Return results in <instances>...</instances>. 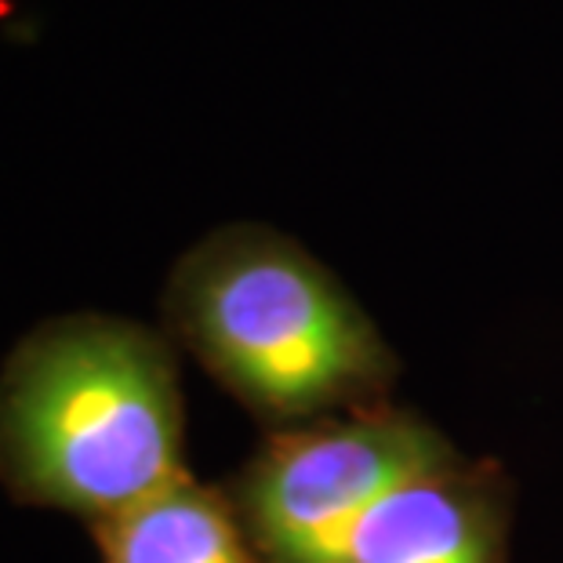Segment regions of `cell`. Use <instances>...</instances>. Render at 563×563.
Masks as SVG:
<instances>
[{"mask_svg":"<svg viewBox=\"0 0 563 563\" xmlns=\"http://www.w3.org/2000/svg\"><path fill=\"white\" fill-rule=\"evenodd\" d=\"M164 334L266 429L393 400L400 356L342 277L291 233L225 222L167 273Z\"/></svg>","mask_w":563,"mask_h":563,"instance_id":"cell-1","label":"cell"},{"mask_svg":"<svg viewBox=\"0 0 563 563\" xmlns=\"http://www.w3.org/2000/svg\"><path fill=\"white\" fill-rule=\"evenodd\" d=\"M186 476V404L164 331L69 313L11 350L0 371V484L15 501L95 527Z\"/></svg>","mask_w":563,"mask_h":563,"instance_id":"cell-2","label":"cell"},{"mask_svg":"<svg viewBox=\"0 0 563 563\" xmlns=\"http://www.w3.org/2000/svg\"><path fill=\"white\" fill-rule=\"evenodd\" d=\"M454 451L429 418L389 400L269 429L222 490L262 563H345L367 512Z\"/></svg>","mask_w":563,"mask_h":563,"instance_id":"cell-3","label":"cell"},{"mask_svg":"<svg viewBox=\"0 0 563 563\" xmlns=\"http://www.w3.org/2000/svg\"><path fill=\"white\" fill-rule=\"evenodd\" d=\"M512 517L506 465L454 451L367 512L345 563H512Z\"/></svg>","mask_w":563,"mask_h":563,"instance_id":"cell-4","label":"cell"},{"mask_svg":"<svg viewBox=\"0 0 563 563\" xmlns=\"http://www.w3.org/2000/svg\"><path fill=\"white\" fill-rule=\"evenodd\" d=\"M102 563H262L222 487L186 476L91 527Z\"/></svg>","mask_w":563,"mask_h":563,"instance_id":"cell-5","label":"cell"}]
</instances>
